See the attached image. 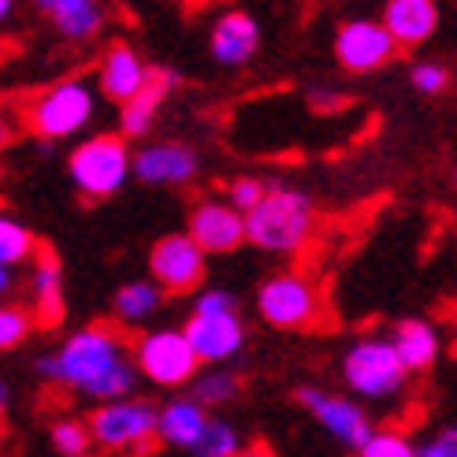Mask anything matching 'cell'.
Instances as JSON below:
<instances>
[{
	"mask_svg": "<svg viewBox=\"0 0 457 457\" xmlns=\"http://www.w3.org/2000/svg\"><path fill=\"white\" fill-rule=\"evenodd\" d=\"M34 8L49 19L67 41H89L104 27L101 0H34Z\"/></svg>",
	"mask_w": 457,
	"mask_h": 457,
	"instance_id": "44dd1931",
	"label": "cell"
},
{
	"mask_svg": "<svg viewBox=\"0 0 457 457\" xmlns=\"http://www.w3.org/2000/svg\"><path fill=\"white\" fill-rule=\"evenodd\" d=\"M30 316L34 328L56 331L67 316V294H63V264L49 245L34 249V268H30Z\"/></svg>",
	"mask_w": 457,
	"mask_h": 457,
	"instance_id": "5bb4252c",
	"label": "cell"
},
{
	"mask_svg": "<svg viewBox=\"0 0 457 457\" xmlns=\"http://www.w3.org/2000/svg\"><path fill=\"white\" fill-rule=\"evenodd\" d=\"M231 457H271V453H268L264 446H238Z\"/></svg>",
	"mask_w": 457,
	"mask_h": 457,
	"instance_id": "d590c367",
	"label": "cell"
},
{
	"mask_svg": "<svg viewBox=\"0 0 457 457\" xmlns=\"http://www.w3.org/2000/svg\"><path fill=\"white\" fill-rule=\"evenodd\" d=\"M30 331H34V316L27 305L8 302V298L0 302V353L19 350L30 338Z\"/></svg>",
	"mask_w": 457,
	"mask_h": 457,
	"instance_id": "83f0119b",
	"label": "cell"
},
{
	"mask_svg": "<svg viewBox=\"0 0 457 457\" xmlns=\"http://www.w3.org/2000/svg\"><path fill=\"white\" fill-rule=\"evenodd\" d=\"M187 235L204 249V253L212 257H227L235 253V249H242L245 242V223H242V212L235 209V204L227 201H201L197 209L190 212V227Z\"/></svg>",
	"mask_w": 457,
	"mask_h": 457,
	"instance_id": "9a60e30c",
	"label": "cell"
},
{
	"mask_svg": "<svg viewBox=\"0 0 457 457\" xmlns=\"http://www.w3.org/2000/svg\"><path fill=\"white\" fill-rule=\"evenodd\" d=\"M257 45H261V30L249 12H223L212 27V37H209V49H212L216 63H223V67L249 63L257 53Z\"/></svg>",
	"mask_w": 457,
	"mask_h": 457,
	"instance_id": "ac0fdd59",
	"label": "cell"
},
{
	"mask_svg": "<svg viewBox=\"0 0 457 457\" xmlns=\"http://www.w3.org/2000/svg\"><path fill=\"white\" fill-rule=\"evenodd\" d=\"M175 86H179L175 71H168V67H149L145 82L120 104V130H123L127 142L145 138V134L153 130V120L160 116V108H164V101L171 97Z\"/></svg>",
	"mask_w": 457,
	"mask_h": 457,
	"instance_id": "2e32d148",
	"label": "cell"
},
{
	"mask_svg": "<svg viewBox=\"0 0 457 457\" xmlns=\"http://www.w3.org/2000/svg\"><path fill=\"white\" fill-rule=\"evenodd\" d=\"M145 75H149V67H145V60L130 49V45H123V41H116V45H108L104 49V56H101V71H97V86H101V94L108 97V101H116V104H123L134 89H138L142 82H145Z\"/></svg>",
	"mask_w": 457,
	"mask_h": 457,
	"instance_id": "d6986e66",
	"label": "cell"
},
{
	"mask_svg": "<svg viewBox=\"0 0 457 457\" xmlns=\"http://www.w3.org/2000/svg\"><path fill=\"white\" fill-rule=\"evenodd\" d=\"M361 457H413V443H409L405 431L383 428V431H369V439L357 446Z\"/></svg>",
	"mask_w": 457,
	"mask_h": 457,
	"instance_id": "f1b7e54d",
	"label": "cell"
},
{
	"mask_svg": "<svg viewBox=\"0 0 457 457\" xmlns=\"http://www.w3.org/2000/svg\"><path fill=\"white\" fill-rule=\"evenodd\" d=\"M67 175L86 201H104L130 179V145L123 134H94L67 156Z\"/></svg>",
	"mask_w": 457,
	"mask_h": 457,
	"instance_id": "277c9868",
	"label": "cell"
},
{
	"mask_svg": "<svg viewBox=\"0 0 457 457\" xmlns=\"http://www.w3.org/2000/svg\"><path fill=\"white\" fill-rule=\"evenodd\" d=\"M149 276L164 294H194L209 276V253L190 235H164L149 249Z\"/></svg>",
	"mask_w": 457,
	"mask_h": 457,
	"instance_id": "9c48e42d",
	"label": "cell"
},
{
	"mask_svg": "<svg viewBox=\"0 0 457 457\" xmlns=\"http://www.w3.org/2000/svg\"><path fill=\"white\" fill-rule=\"evenodd\" d=\"M190 398L197 402V405H204V409H223V405H231L235 398H238V391H242V379L231 372V369H209V372H201L197 369V376L190 379Z\"/></svg>",
	"mask_w": 457,
	"mask_h": 457,
	"instance_id": "cb8c5ba5",
	"label": "cell"
},
{
	"mask_svg": "<svg viewBox=\"0 0 457 457\" xmlns=\"http://www.w3.org/2000/svg\"><path fill=\"white\" fill-rule=\"evenodd\" d=\"M182 335H187L190 350L197 353L201 364H223L242 353L245 346V324L242 316L235 309L227 312H194L187 320V328H182Z\"/></svg>",
	"mask_w": 457,
	"mask_h": 457,
	"instance_id": "7c38bea8",
	"label": "cell"
},
{
	"mask_svg": "<svg viewBox=\"0 0 457 457\" xmlns=\"http://www.w3.org/2000/svg\"><path fill=\"white\" fill-rule=\"evenodd\" d=\"M342 379L357 398L386 402L405 391L409 372L402 357L395 353L391 338H361L342 357Z\"/></svg>",
	"mask_w": 457,
	"mask_h": 457,
	"instance_id": "5b68a950",
	"label": "cell"
},
{
	"mask_svg": "<svg viewBox=\"0 0 457 457\" xmlns=\"http://www.w3.org/2000/svg\"><path fill=\"white\" fill-rule=\"evenodd\" d=\"M12 142H15V123L4 116V112H0V153H4Z\"/></svg>",
	"mask_w": 457,
	"mask_h": 457,
	"instance_id": "e575fe53",
	"label": "cell"
},
{
	"mask_svg": "<svg viewBox=\"0 0 457 457\" xmlns=\"http://www.w3.org/2000/svg\"><path fill=\"white\" fill-rule=\"evenodd\" d=\"M130 361L138 369V376H145L153 386H164V391L187 386L201 369L197 353L190 350L187 335L179 328H160V331L138 335V346H134Z\"/></svg>",
	"mask_w": 457,
	"mask_h": 457,
	"instance_id": "52a82bcc",
	"label": "cell"
},
{
	"mask_svg": "<svg viewBox=\"0 0 457 457\" xmlns=\"http://www.w3.org/2000/svg\"><path fill=\"white\" fill-rule=\"evenodd\" d=\"M413 457H457V431L446 428V431H439V436H431L420 450L413 446Z\"/></svg>",
	"mask_w": 457,
	"mask_h": 457,
	"instance_id": "d6a6232c",
	"label": "cell"
},
{
	"mask_svg": "<svg viewBox=\"0 0 457 457\" xmlns=\"http://www.w3.org/2000/svg\"><path fill=\"white\" fill-rule=\"evenodd\" d=\"M34 249H37V238L27 223H19L15 216L8 212H0V264H27L34 257Z\"/></svg>",
	"mask_w": 457,
	"mask_h": 457,
	"instance_id": "484cf974",
	"label": "cell"
},
{
	"mask_svg": "<svg viewBox=\"0 0 457 457\" xmlns=\"http://www.w3.org/2000/svg\"><path fill=\"white\" fill-rule=\"evenodd\" d=\"M335 56L346 71L369 75L398 56V45L383 30L379 19H350V22H342L335 34Z\"/></svg>",
	"mask_w": 457,
	"mask_h": 457,
	"instance_id": "30bf717a",
	"label": "cell"
},
{
	"mask_svg": "<svg viewBox=\"0 0 457 457\" xmlns=\"http://www.w3.org/2000/svg\"><path fill=\"white\" fill-rule=\"evenodd\" d=\"M94 112H97L94 86L86 79H63L27 101L22 127L41 142H63V138H75L79 130H86Z\"/></svg>",
	"mask_w": 457,
	"mask_h": 457,
	"instance_id": "3957f363",
	"label": "cell"
},
{
	"mask_svg": "<svg viewBox=\"0 0 457 457\" xmlns=\"http://www.w3.org/2000/svg\"><path fill=\"white\" fill-rule=\"evenodd\" d=\"M395 353L402 357L405 372H431L436 361L443 353V338H439V328L431 320H402L395 328V338H391Z\"/></svg>",
	"mask_w": 457,
	"mask_h": 457,
	"instance_id": "ffe728a7",
	"label": "cell"
},
{
	"mask_svg": "<svg viewBox=\"0 0 457 457\" xmlns=\"http://www.w3.org/2000/svg\"><path fill=\"white\" fill-rule=\"evenodd\" d=\"M8 53H12V45H8L4 37H0V67H4V60H8Z\"/></svg>",
	"mask_w": 457,
	"mask_h": 457,
	"instance_id": "f35d334b",
	"label": "cell"
},
{
	"mask_svg": "<svg viewBox=\"0 0 457 457\" xmlns=\"http://www.w3.org/2000/svg\"><path fill=\"white\" fill-rule=\"evenodd\" d=\"M0 443H4V428H0Z\"/></svg>",
	"mask_w": 457,
	"mask_h": 457,
	"instance_id": "ab89813d",
	"label": "cell"
},
{
	"mask_svg": "<svg viewBox=\"0 0 457 457\" xmlns=\"http://www.w3.org/2000/svg\"><path fill=\"white\" fill-rule=\"evenodd\" d=\"M264 190H268V187H264L261 179H235V182H231V190H227V204H235V209L245 216V212L261 201Z\"/></svg>",
	"mask_w": 457,
	"mask_h": 457,
	"instance_id": "4dcf8cb0",
	"label": "cell"
},
{
	"mask_svg": "<svg viewBox=\"0 0 457 457\" xmlns=\"http://www.w3.org/2000/svg\"><path fill=\"white\" fill-rule=\"evenodd\" d=\"M15 12V0H0V22H8Z\"/></svg>",
	"mask_w": 457,
	"mask_h": 457,
	"instance_id": "8d00e7d4",
	"label": "cell"
},
{
	"mask_svg": "<svg viewBox=\"0 0 457 457\" xmlns=\"http://www.w3.org/2000/svg\"><path fill=\"white\" fill-rule=\"evenodd\" d=\"M409 79H413V86L420 89V94H428V97H439L443 94V89L450 86V71H446V67L443 63H417L413 67V71H409Z\"/></svg>",
	"mask_w": 457,
	"mask_h": 457,
	"instance_id": "f546056e",
	"label": "cell"
},
{
	"mask_svg": "<svg viewBox=\"0 0 457 457\" xmlns=\"http://www.w3.org/2000/svg\"><path fill=\"white\" fill-rule=\"evenodd\" d=\"M8 402H12V391H8V383L0 379V413H4V409H8Z\"/></svg>",
	"mask_w": 457,
	"mask_h": 457,
	"instance_id": "74e56055",
	"label": "cell"
},
{
	"mask_svg": "<svg viewBox=\"0 0 457 457\" xmlns=\"http://www.w3.org/2000/svg\"><path fill=\"white\" fill-rule=\"evenodd\" d=\"M49 446L56 457H86L94 439H89V428L86 420H75V417H60L49 424Z\"/></svg>",
	"mask_w": 457,
	"mask_h": 457,
	"instance_id": "4316f807",
	"label": "cell"
},
{
	"mask_svg": "<svg viewBox=\"0 0 457 457\" xmlns=\"http://www.w3.org/2000/svg\"><path fill=\"white\" fill-rule=\"evenodd\" d=\"M201 160L182 142H153L130 153V175H138L145 187H187L194 182Z\"/></svg>",
	"mask_w": 457,
	"mask_h": 457,
	"instance_id": "4fadbf2b",
	"label": "cell"
},
{
	"mask_svg": "<svg viewBox=\"0 0 457 457\" xmlns=\"http://www.w3.org/2000/svg\"><path fill=\"white\" fill-rule=\"evenodd\" d=\"M235 309V294L223 290V287H201L197 302H194V312H227Z\"/></svg>",
	"mask_w": 457,
	"mask_h": 457,
	"instance_id": "1f68e13d",
	"label": "cell"
},
{
	"mask_svg": "<svg viewBox=\"0 0 457 457\" xmlns=\"http://www.w3.org/2000/svg\"><path fill=\"white\" fill-rule=\"evenodd\" d=\"M242 446V436L235 431V424H227L220 417H209L201 424L197 431V439L190 443V457H231L235 450Z\"/></svg>",
	"mask_w": 457,
	"mask_h": 457,
	"instance_id": "d4e9b609",
	"label": "cell"
},
{
	"mask_svg": "<svg viewBox=\"0 0 457 457\" xmlns=\"http://www.w3.org/2000/svg\"><path fill=\"white\" fill-rule=\"evenodd\" d=\"M209 420V409L194 398H171L164 409H156V439L171 450H190L201 424Z\"/></svg>",
	"mask_w": 457,
	"mask_h": 457,
	"instance_id": "7402d4cb",
	"label": "cell"
},
{
	"mask_svg": "<svg viewBox=\"0 0 457 457\" xmlns=\"http://www.w3.org/2000/svg\"><path fill=\"white\" fill-rule=\"evenodd\" d=\"M89 439L112 453H145L156 439V409L142 398H112L101 402L86 420Z\"/></svg>",
	"mask_w": 457,
	"mask_h": 457,
	"instance_id": "8992f818",
	"label": "cell"
},
{
	"mask_svg": "<svg viewBox=\"0 0 457 457\" xmlns=\"http://www.w3.org/2000/svg\"><path fill=\"white\" fill-rule=\"evenodd\" d=\"M245 223V242L257 245L261 253L290 257L302 253L316 231V209L309 194L290 190V187H268L261 201L242 216Z\"/></svg>",
	"mask_w": 457,
	"mask_h": 457,
	"instance_id": "7a4b0ae2",
	"label": "cell"
},
{
	"mask_svg": "<svg viewBox=\"0 0 457 457\" xmlns=\"http://www.w3.org/2000/svg\"><path fill=\"white\" fill-rule=\"evenodd\" d=\"M257 312L264 324L279 331H309L316 328L324 305H320V290L302 271H283V276H271L257 290Z\"/></svg>",
	"mask_w": 457,
	"mask_h": 457,
	"instance_id": "ba28073f",
	"label": "cell"
},
{
	"mask_svg": "<svg viewBox=\"0 0 457 457\" xmlns=\"http://www.w3.org/2000/svg\"><path fill=\"white\" fill-rule=\"evenodd\" d=\"M298 402L309 409L312 420L324 428L335 443L357 450L364 439H369L372 420H369V413H364L357 402L342 398V395H331V391H320V386H302Z\"/></svg>",
	"mask_w": 457,
	"mask_h": 457,
	"instance_id": "8fae6325",
	"label": "cell"
},
{
	"mask_svg": "<svg viewBox=\"0 0 457 457\" xmlns=\"http://www.w3.org/2000/svg\"><path fill=\"white\" fill-rule=\"evenodd\" d=\"M12 290H15V268L0 264V302L12 298Z\"/></svg>",
	"mask_w": 457,
	"mask_h": 457,
	"instance_id": "836d02e7",
	"label": "cell"
},
{
	"mask_svg": "<svg viewBox=\"0 0 457 457\" xmlns=\"http://www.w3.org/2000/svg\"><path fill=\"white\" fill-rule=\"evenodd\" d=\"M379 22L398 49H417L439 30V4L436 0H386Z\"/></svg>",
	"mask_w": 457,
	"mask_h": 457,
	"instance_id": "e0dca14e",
	"label": "cell"
},
{
	"mask_svg": "<svg viewBox=\"0 0 457 457\" xmlns=\"http://www.w3.org/2000/svg\"><path fill=\"white\" fill-rule=\"evenodd\" d=\"M37 376L63 386V391H75L97 402L127 398L134 395V383H138V369H134L116 328L108 324L79 328L60 350L37 361Z\"/></svg>",
	"mask_w": 457,
	"mask_h": 457,
	"instance_id": "6da1fadb",
	"label": "cell"
},
{
	"mask_svg": "<svg viewBox=\"0 0 457 457\" xmlns=\"http://www.w3.org/2000/svg\"><path fill=\"white\" fill-rule=\"evenodd\" d=\"M164 305V290H160L153 279H138V283H127L116 290L112 298V312H116L120 324H145L153 320Z\"/></svg>",
	"mask_w": 457,
	"mask_h": 457,
	"instance_id": "603a6c76",
	"label": "cell"
}]
</instances>
